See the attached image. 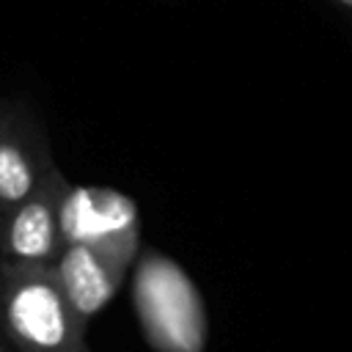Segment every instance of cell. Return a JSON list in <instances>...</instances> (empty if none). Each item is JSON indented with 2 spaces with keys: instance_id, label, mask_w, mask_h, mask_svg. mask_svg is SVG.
<instances>
[{
  "instance_id": "obj_7",
  "label": "cell",
  "mask_w": 352,
  "mask_h": 352,
  "mask_svg": "<svg viewBox=\"0 0 352 352\" xmlns=\"http://www.w3.org/2000/svg\"><path fill=\"white\" fill-rule=\"evenodd\" d=\"M336 3H341V6H346V8H352V0H336Z\"/></svg>"
},
{
  "instance_id": "obj_1",
  "label": "cell",
  "mask_w": 352,
  "mask_h": 352,
  "mask_svg": "<svg viewBox=\"0 0 352 352\" xmlns=\"http://www.w3.org/2000/svg\"><path fill=\"white\" fill-rule=\"evenodd\" d=\"M0 327L19 352H80L88 324L77 316L58 267L0 261Z\"/></svg>"
},
{
  "instance_id": "obj_4",
  "label": "cell",
  "mask_w": 352,
  "mask_h": 352,
  "mask_svg": "<svg viewBox=\"0 0 352 352\" xmlns=\"http://www.w3.org/2000/svg\"><path fill=\"white\" fill-rule=\"evenodd\" d=\"M52 168L47 135L28 116L0 110V212L25 201Z\"/></svg>"
},
{
  "instance_id": "obj_5",
  "label": "cell",
  "mask_w": 352,
  "mask_h": 352,
  "mask_svg": "<svg viewBox=\"0 0 352 352\" xmlns=\"http://www.w3.org/2000/svg\"><path fill=\"white\" fill-rule=\"evenodd\" d=\"M129 264L132 256L126 253L85 242H66L63 256L55 267L77 316L85 324L116 297Z\"/></svg>"
},
{
  "instance_id": "obj_8",
  "label": "cell",
  "mask_w": 352,
  "mask_h": 352,
  "mask_svg": "<svg viewBox=\"0 0 352 352\" xmlns=\"http://www.w3.org/2000/svg\"><path fill=\"white\" fill-rule=\"evenodd\" d=\"M80 352H91V349H88V346H85V349H80Z\"/></svg>"
},
{
  "instance_id": "obj_6",
  "label": "cell",
  "mask_w": 352,
  "mask_h": 352,
  "mask_svg": "<svg viewBox=\"0 0 352 352\" xmlns=\"http://www.w3.org/2000/svg\"><path fill=\"white\" fill-rule=\"evenodd\" d=\"M0 352H19V349L11 344V338L3 333V327H0Z\"/></svg>"
},
{
  "instance_id": "obj_2",
  "label": "cell",
  "mask_w": 352,
  "mask_h": 352,
  "mask_svg": "<svg viewBox=\"0 0 352 352\" xmlns=\"http://www.w3.org/2000/svg\"><path fill=\"white\" fill-rule=\"evenodd\" d=\"M72 184L58 170L19 204L0 212V261L3 264H50L55 267L63 256V201Z\"/></svg>"
},
{
  "instance_id": "obj_3",
  "label": "cell",
  "mask_w": 352,
  "mask_h": 352,
  "mask_svg": "<svg viewBox=\"0 0 352 352\" xmlns=\"http://www.w3.org/2000/svg\"><path fill=\"white\" fill-rule=\"evenodd\" d=\"M138 209L132 198L107 187H72L63 201L66 242L110 248L135 258L138 250Z\"/></svg>"
}]
</instances>
